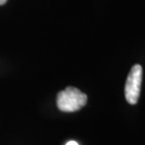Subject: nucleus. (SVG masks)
<instances>
[{
  "mask_svg": "<svg viewBox=\"0 0 145 145\" xmlns=\"http://www.w3.org/2000/svg\"><path fill=\"white\" fill-rule=\"evenodd\" d=\"M141 81H142V67L136 64L131 68L125 86V95L127 103L136 105L140 94Z\"/></svg>",
  "mask_w": 145,
  "mask_h": 145,
  "instance_id": "nucleus-2",
  "label": "nucleus"
},
{
  "mask_svg": "<svg viewBox=\"0 0 145 145\" xmlns=\"http://www.w3.org/2000/svg\"><path fill=\"white\" fill-rule=\"evenodd\" d=\"M66 145H79L78 143L76 142V141H74V140H70V141H69Z\"/></svg>",
  "mask_w": 145,
  "mask_h": 145,
  "instance_id": "nucleus-3",
  "label": "nucleus"
},
{
  "mask_svg": "<svg viewBox=\"0 0 145 145\" xmlns=\"http://www.w3.org/2000/svg\"><path fill=\"white\" fill-rule=\"evenodd\" d=\"M87 103V95L79 89L67 87L58 92L56 98L57 107L64 112H75Z\"/></svg>",
  "mask_w": 145,
  "mask_h": 145,
  "instance_id": "nucleus-1",
  "label": "nucleus"
},
{
  "mask_svg": "<svg viewBox=\"0 0 145 145\" xmlns=\"http://www.w3.org/2000/svg\"><path fill=\"white\" fill-rule=\"evenodd\" d=\"M7 2V0H0V5H4Z\"/></svg>",
  "mask_w": 145,
  "mask_h": 145,
  "instance_id": "nucleus-4",
  "label": "nucleus"
}]
</instances>
